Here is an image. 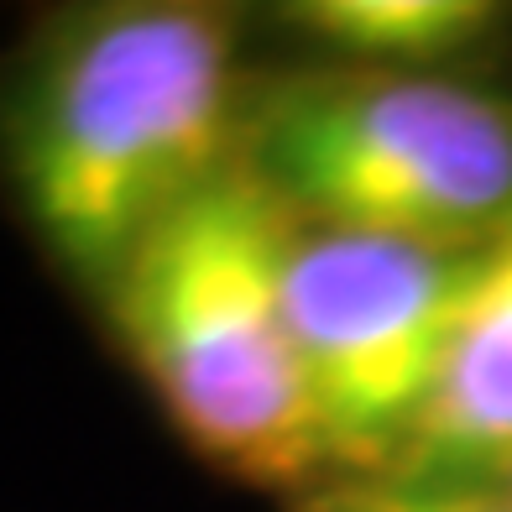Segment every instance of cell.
Masks as SVG:
<instances>
[{"mask_svg": "<svg viewBox=\"0 0 512 512\" xmlns=\"http://www.w3.org/2000/svg\"><path fill=\"white\" fill-rule=\"evenodd\" d=\"M298 27L366 68H424L492 27L481 0H309Z\"/></svg>", "mask_w": 512, "mask_h": 512, "instance_id": "8992f818", "label": "cell"}, {"mask_svg": "<svg viewBox=\"0 0 512 512\" xmlns=\"http://www.w3.org/2000/svg\"><path fill=\"white\" fill-rule=\"evenodd\" d=\"M293 215L251 168H225L110 277L136 371L199 455L241 481L324 465L288 324Z\"/></svg>", "mask_w": 512, "mask_h": 512, "instance_id": "7a4b0ae2", "label": "cell"}, {"mask_svg": "<svg viewBox=\"0 0 512 512\" xmlns=\"http://www.w3.org/2000/svg\"><path fill=\"white\" fill-rule=\"evenodd\" d=\"M319 512H512V497L497 492V486L382 481V486H345Z\"/></svg>", "mask_w": 512, "mask_h": 512, "instance_id": "52a82bcc", "label": "cell"}, {"mask_svg": "<svg viewBox=\"0 0 512 512\" xmlns=\"http://www.w3.org/2000/svg\"><path fill=\"white\" fill-rule=\"evenodd\" d=\"M512 465V230L481 251L460 335L398 481L497 486Z\"/></svg>", "mask_w": 512, "mask_h": 512, "instance_id": "5b68a950", "label": "cell"}, {"mask_svg": "<svg viewBox=\"0 0 512 512\" xmlns=\"http://www.w3.org/2000/svg\"><path fill=\"white\" fill-rule=\"evenodd\" d=\"M236 27L209 6L84 11L48 37L11 115L37 236L100 293L230 162Z\"/></svg>", "mask_w": 512, "mask_h": 512, "instance_id": "6da1fadb", "label": "cell"}, {"mask_svg": "<svg viewBox=\"0 0 512 512\" xmlns=\"http://www.w3.org/2000/svg\"><path fill=\"white\" fill-rule=\"evenodd\" d=\"M497 492H507V497H512V465H507V471H502V481H497Z\"/></svg>", "mask_w": 512, "mask_h": 512, "instance_id": "ba28073f", "label": "cell"}, {"mask_svg": "<svg viewBox=\"0 0 512 512\" xmlns=\"http://www.w3.org/2000/svg\"><path fill=\"white\" fill-rule=\"evenodd\" d=\"M481 251L293 220L288 324L324 460L408 455L445 382Z\"/></svg>", "mask_w": 512, "mask_h": 512, "instance_id": "277c9868", "label": "cell"}, {"mask_svg": "<svg viewBox=\"0 0 512 512\" xmlns=\"http://www.w3.org/2000/svg\"><path fill=\"white\" fill-rule=\"evenodd\" d=\"M246 168L304 225L481 251L512 230V100L418 68L293 79Z\"/></svg>", "mask_w": 512, "mask_h": 512, "instance_id": "3957f363", "label": "cell"}]
</instances>
